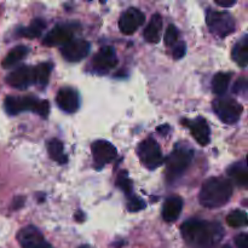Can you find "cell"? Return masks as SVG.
I'll use <instances>...</instances> for the list:
<instances>
[{
  "label": "cell",
  "instance_id": "6da1fadb",
  "mask_svg": "<svg viewBox=\"0 0 248 248\" xmlns=\"http://www.w3.org/2000/svg\"><path fill=\"white\" fill-rule=\"evenodd\" d=\"M182 235L190 248H215L224 235L223 227L217 222L189 219L182 225Z\"/></svg>",
  "mask_w": 248,
  "mask_h": 248
},
{
  "label": "cell",
  "instance_id": "7a4b0ae2",
  "mask_svg": "<svg viewBox=\"0 0 248 248\" xmlns=\"http://www.w3.org/2000/svg\"><path fill=\"white\" fill-rule=\"evenodd\" d=\"M232 196V184L223 177H212L203 183L199 201L203 207L218 208L229 202Z\"/></svg>",
  "mask_w": 248,
  "mask_h": 248
},
{
  "label": "cell",
  "instance_id": "3957f363",
  "mask_svg": "<svg viewBox=\"0 0 248 248\" xmlns=\"http://www.w3.org/2000/svg\"><path fill=\"white\" fill-rule=\"evenodd\" d=\"M5 111L9 115H18L23 111H31L40 115L41 118H47L50 113V103L44 99H38L31 96H9L4 101Z\"/></svg>",
  "mask_w": 248,
  "mask_h": 248
},
{
  "label": "cell",
  "instance_id": "277c9868",
  "mask_svg": "<svg viewBox=\"0 0 248 248\" xmlns=\"http://www.w3.org/2000/svg\"><path fill=\"white\" fill-rule=\"evenodd\" d=\"M194 157V150L184 145H178L166 159V177L170 183H173L183 176L190 166Z\"/></svg>",
  "mask_w": 248,
  "mask_h": 248
},
{
  "label": "cell",
  "instance_id": "5b68a950",
  "mask_svg": "<svg viewBox=\"0 0 248 248\" xmlns=\"http://www.w3.org/2000/svg\"><path fill=\"white\" fill-rule=\"evenodd\" d=\"M206 23L211 33L218 38H225L235 31L234 18L227 11L208 10L206 14Z\"/></svg>",
  "mask_w": 248,
  "mask_h": 248
},
{
  "label": "cell",
  "instance_id": "8992f818",
  "mask_svg": "<svg viewBox=\"0 0 248 248\" xmlns=\"http://www.w3.org/2000/svg\"><path fill=\"white\" fill-rule=\"evenodd\" d=\"M213 110L218 118L227 125H232L240 120L244 108L232 97H218L213 101Z\"/></svg>",
  "mask_w": 248,
  "mask_h": 248
},
{
  "label": "cell",
  "instance_id": "52a82bcc",
  "mask_svg": "<svg viewBox=\"0 0 248 248\" xmlns=\"http://www.w3.org/2000/svg\"><path fill=\"white\" fill-rule=\"evenodd\" d=\"M137 154L140 156V162L148 170H156L164 162V156H162L159 143L152 137L140 143L137 148Z\"/></svg>",
  "mask_w": 248,
  "mask_h": 248
},
{
  "label": "cell",
  "instance_id": "ba28073f",
  "mask_svg": "<svg viewBox=\"0 0 248 248\" xmlns=\"http://www.w3.org/2000/svg\"><path fill=\"white\" fill-rule=\"evenodd\" d=\"M118 56L114 47L104 46L93 56L92 69L97 74H107L109 70L114 69L118 65Z\"/></svg>",
  "mask_w": 248,
  "mask_h": 248
},
{
  "label": "cell",
  "instance_id": "9c48e42d",
  "mask_svg": "<svg viewBox=\"0 0 248 248\" xmlns=\"http://www.w3.org/2000/svg\"><path fill=\"white\" fill-rule=\"evenodd\" d=\"M92 157H93L94 166L97 169H102L106 166L107 164L113 161L118 155V150L116 148L111 144L108 140H96L92 143L91 145Z\"/></svg>",
  "mask_w": 248,
  "mask_h": 248
},
{
  "label": "cell",
  "instance_id": "30bf717a",
  "mask_svg": "<svg viewBox=\"0 0 248 248\" xmlns=\"http://www.w3.org/2000/svg\"><path fill=\"white\" fill-rule=\"evenodd\" d=\"M6 82L10 86L18 90H27L35 84V70L31 65H21L12 70L6 77Z\"/></svg>",
  "mask_w": 248,
  "mask_h": 248
},
{
  "label": "cell",
  "instance_id": "8fae6325",
  "mask_svg": "<svg viewBox=\"0 0 248 248\" xmlns=\"http://www.w3.org/2000/svg\"><path fill=\"white\" fill-rule=\"evenodd\" d=\"M17 241L22 248H53L45 240L38 228L33 225L23 228L17 234Z\"/></svg>",
  "mask_w": 248,
  "mask_h": 248
},
{
  "label": "cell",
  "instance_id": "7c38bea8",
  "mask_svg": "<svg viewBox=\"0 0 248 248\" xmlns=\"http://www.w3.org/2000/svg\"><path fill=\"white\" fill-rule=\"evenodd\" d=\"M74 24H57L53 27L44 38V45L46 46H64L73 40L74 36Z\"/></svg>",
  "mask_w": 248,
  "mask_h": 248
},
{
  "label": "cell",
  "instance_id": "4fadbf2b",
  "mask_svg": "<svg viewBox=\"0 0 248 248\" xmlns=\"http://www.w3.org/2000/svg\"><path fill=\"white\" fill-rule=\"evenodd\" d=\"M90 48H91V45L89 41L84 39H73L64 46H62L61 53L68 62H79L89 55Z\"/></svg>",
  "mask_w": 248,
  "mask_h": 248
},
{
  "label": "cell",
  "instance_id": "5bb4252c",
  "mask_svg": "<svg viewBox=\"0 0 248 248\" xmlns=\"http://www.w3.org/2000/svg\"><path fill=\"white\" fill-rule=\"evenodd\" d=\"M144 19L145 16L142 11L136 7H130L121 15L119 19V29L125 35H131L144 23Z\"/></svg>",
  "mask_w": 248,
  "mask_h": 248
},
{
  "label": "cell",
  "instance_id": "9a60e30c",
  "mask_svg": "<svg viewBox=\"0 0 248 248\" xmlns=\"http://www.w3.org/2000/svg\"><path fill=\"white\" fill-rule=\"evenodd\" d=\"M56 103L61 110L65 111L68 114H73L79 109L80 98L79 94L72 87H62L58 91L56 97Z\"/></svg>",
  "mask_w": 248,
  "mask_h": 248
},
{
  "label": "cell",
  "instance_id": "2e32d148",
  "mask_svg": "<svg viewBox=\"0 0 248 248\" xmlns=\"http://www.w3.org/2000/svg\"><path fill=\"white\" fill-rule=\"evenodd\" d=\"M183 124L188 126L199 144L203 145V147L208 144V142H210V126L202 116H199L194 120H183Z\"/></svg>",
  "mask_w": 248,
  "mask_h": 248
},
{
  "label": "cell",
  "instance_id": "e0dca14e",
  "mask_svg": "<svg viewBox=\"0 0 248 248\" xmlns=\"http://www.w3.org/2000/svg\"><path fill=\"white\" fill-rule=\"evenodd\" d=\"M183 210V200L179 196H171L165 201L162 206V218L165 222L173 223L181 216Z\"/></svg>",
  "mask_w": 248,
  "mask_h": 248
},
{
  "label": "cell",
  "instance_id": "ac0fdd59",
  "mask_svg": "<svg viewBox=\"0 0 248 248\" xmlns=\"http://www.w3.org/2000/svg\"><path fill=\"white\" fill-rule=\"evenodd\" d=\"M161 31H162V17L159 14L154 15L150 19L149 24L145 27L144 29V35L145 41L152 44H156L160 41L161 38Z\"/></svg>",
  "mask_w": 248,
  "mask_h": 248
},
{
  "label": "cell",
  "instance_id": "d6986e66",
  "mask_svg": "<svg viewBox=\"0 0 248 248\" xmlns=\"http://www.w3.org/2000/svg\"><path fill=\"white\" fill-rule=\"evenodd\" d=\"M227 173L229 176V178L234 182L235 184H237L239 186H247L248 184V171H247V165L245 160H242L241 162H237L234 164L232 166H230L227 170Z\"/></svg>",
  "mask_w": 248,
  "mask_h": 248
},
{
  "label": "cell",
  "instance_id": "ffe728a7",
  "mask_svg": "<svg viewBox=\"0 0 248 248\" xmlns=\"http://www.w3.org/2000/svg\"><path fill=\"white\" fill-rule=\"evenodd\" d=\"M232 57L236 64L246 68L248 64V36L244 35L239 43L235 44L232 51Z\"/></svg>",
  "mask_w": 248,
  "mask_h": 248
},
{
  "label": "cell",
  "instance_id": "44dd1931",
  "mask_svg": "<svg viewBox=\"0 0 248 248\" xmlns=\"http://www.w3.org/2000/svg\"><path fill=\"white\" fill-rule=\"evenodd\" d=\"M29 53V48L27 46L19 45L16 47L12 48L6 56H5L4 61H2V67L6 69V68H12L17 64V63L21 62L23 58H26V56Z\"/></svg>",
  "mask_w": 248,
  "mask_h": 248
},
{
  "label": "cell",
  "instance_id": "7402d4cb",
  "mask_svg": "<svg viewBox=\"0 0 248 248\" xmlns=\"http://www.w3.org/2000/svg\"><path fill=\"white\" fill-rule=\"evenodd\" d=\"M47 152L51 160L58 162L61 165H64L67 162V156L63 150V143L57 138H53L47 143Z\"/></svg>",
  "mask_w": 248,
  "mask_h": 248
},
{
  "label": "cell",
  "instance_id": "603a6c76",
  "mask_svg": "<svg viewBox=\"0 0 248 248\" xmlns=\"http://www.w3.org/2000/svg\"><path fill=\"white\" fill-rule=\"evenodd\" d=\"M232 74L230 73H217L212 79V91L217 96H223L228 91Z\"/></svg>",
  "mask_w": 248,
  "mask_h": 248
},
{
  "label": "cell",
  "instance_id": "cb8c5ba5",
  "mask_svg": "<svg viewBox=\"0 0 248 248\" xmlns=\"http://www.w3.org/2000/svg\"><path fill=\"white\" fill-rule=\"evenodd\" d=\"M45 28H46V22L41 18H35L31 21V23L29 24L28 27L19 29L18 34L22 36H26V38L34 39L40 36Z\"/></svg>",
  "mask_w": 248,
  "mask_h": 248
},
{
  "label": "cell",
  "instance_id": "d4e9b609",
  "mask_svg": "<svg viewBox=\"0 0 248 248\" xmlns=\"http://www.w3.org/2000/svg\"><path fill=\"white\" fill-rule=\"evenodd\" d=\"M52 63H41L34 67L35 70V84L40 87H45L48 82L51 72H52Z\"/></svg>",
  "mask_w": 248,
  "mask_h": 248
},
{
  "label": "cell",
  "instance_id": "484cf974",
  "mask_svg": "<svg viewBox=\"0 0 248 248\" xmlns=\"http://www.w3.org/2000/svg\"><path fill=\"white\" fill-rule=\"evenodd\" d=\"M227 223L232 228L246 227L247 223H248L246 212H245V211H240V210L232 211V212L227 217Z\"/></svg>",
  "mask_w": 248,
  "mask_h": 248
},
{
  "label": "cell",
  "instance_id": "4316f807",
  "mask_svg": "<svg viewBox=\"0 0 248 248\" xmlns=\"http://www.w3.org/2000/svg\"><path fill=\"white\" fill-rule=\"evenodd\" d=\"M116 186L126 194V196H132L133 195V190H132V181L128 178L127 172L123 171L119 173L118 179H116Z\"/></svg>",
  "mask_w": 248,
  "mask_h": 248
},
{
  "label": "cell",
  "instance_id": "83f0119b",
  "mask_svg": "<svg viewBox=\"0 0 248 248\" xmlns=\"http://www.w3.org/2000/svg\"><path fill=\"white\" fill-rule=\"evenodd\" d=\"M178 29L176 28V26L173 24H170L169 28L166 29V33H165V44L167 46H174L178 43Z\"/></svg>",
  "mask_w": 248,
  "mask_h": 248
},
{
  "label": "cell",
  "instance_id": "f1b7e54d",
  "mask_svg": "<svg viewBox=\"0 0 248 248\" xmlns=\"http://www.w3.org/2000/svg\"><path fill=\"white\" fill-rule=\"evenodd\" d=\"M128 201H127V210L130 212H138L140 210H144L145 208V203L144 201L140 200V198L137 196L132 195V196H128Z\"/></svg>",
  "mask_w": 248,
  "mask_h": 248
},
{
  "label": "cell",
  "instance_id": "f546056e",
  "mask_svg": "<svg viewBox=\"0 0 248 248\" xmlns=\"http://www.w3.org/2000/svg\"><path fill=\"white\" fill-rule=\"evenodd\" d=\"M247 90H248V82L245 77L240 78V79L235 82L234 87H232V92H234L235 94L242 96L244 98H246L247 96Z\"/></svg>",
  "mask_w": 248,
  "mask_h": 248
},
{
  "label": "cell",
  "instance_id": "4dcf8cb0",
  "mask_svg": "<svg viewBox=\"0 0 248 248\" xmlns=\"http://www.w3.org/2000/svg\"><path fill=\"white\" fill-rule=\"evenodd\" d=\"M186 52V45L184 41H181V43H177L176 45L173 46V50H172V55H173L174 60H181V58L184 57Z\"/></svg>",
  "mask_w": 248,
  "mask_h": 248
},
{
  "label": "cell",
  "instance_id": "1f68e13d",
  "mask_svg": "<svg viewBox=\"0 0 248 248\" xmlns=\"http://www.w3.org/2000/svg\"><path fill=\"white\" fill-rule=\"evenodd\" d=\"M235 245L237 248H248V236L246 232H242L235 236Z\"/></svg>",
  "mask_w": 248,
  "mask_h": 248
},
{
  "label": "cell",
  "instance_id": "d6a6232c",
  "mask_svg": "<svg viewBox=\"0 0 248 248\" xmlns=\"http://www.w3.org/2000/svg\"><path fill=\"white\" fill-rule=\"evenodd\" d=\"M216 4H217L218 6H220V7H225V9H229V7L234 6V5L236 4V1H235V0H228V1L217 0V1H216Z\"/></svg>",
  "mask_w": 248,
  "mask_h": 248
},
{
  "label": "cell",
  "instance_id": "836d02e7",
  "mask_svg": "<svg viewBox=\"0 0 248 248\" xmlns=\"http://www.w3.org/2000/svg\"><path fill=\"white\" fill-rule=\"evenodd\" d=\"M157 131H159V132H162L165 135V133H166L167 131H169V126L164 125V127H159V128H157Z\"/></svg>",
  "mask_w": 248,
  "mask_h": 248
},
{
  "label": "cell",
  "instance_id": "e575fe53",
  "mask_svg": "<svg viewBox=\"0 0 248 248\" xmlns=\"http://www.w3.org/2000/svg\"><path fill=\"white\" fill-rule=\"evenodd\" d=\"M222 248H232V247H230L229 245H224V246H223Z\"/></svg>",
  "mask_w": 248,
  "mask_h": 248
},
{
  "label": "cell",
  "instance_id": "d590c367",
  "mask_svg": "<svg viewBox=\"0 0 248 248\" xmlns=\"http://www.w3.org/2000/svg\"><path fill=\"white\" fill-rule=\"evenodd\" d=\"M80 248H89V246H81Z\"/></svg>",
  "mask_w": 248,
  "mask_h": 248
}]
</instances>
